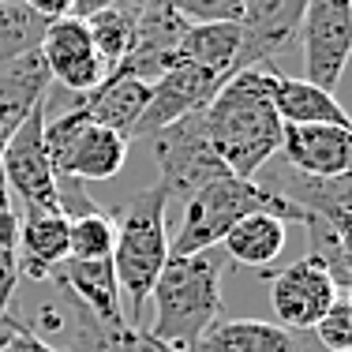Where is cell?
I'll list each match as a JSON object with an SVG mask.
<instances>
[{
    "mask_svg": "<svg viewBox=\"0 0 352 352\" xmlns=\"http://www.w3.org/2000/svg\"><path fill=\"white\" fill-rule=\"evenodd\" d=\"M274 64H255V68L236 72L221 90L206 102L203 135L221 157V165L240 180H251L266 162L278 157L281 128L278 109L270 94Z\"/></svg>",
    "mask_w": 352,
    "mask_h": 352,
    "instance_id": "6da1fadb",
    "label": "cell"
},
{
    "mask_svg": "<svg viewBox=\"0 0 352 352\" xmlns=\"http://www.w3.org/2000/svg\"><path fill=\"white\" fill-rule=\"evenodd\" d=\"M229 258L217 248L169 255L150 300H154V333L176 352H191L214 318H221V274Z\"/></svg>",
    "mask_w": 352,
    "mask_h": 352,
    "instance_id": "7a4b0ae2",
    "label": "cell"
},
{
    "mask_svg": "<svg viewBox=\"0 0 352 352\" xmlns=\"http://www.w3.org/2000/svg\"><path fill=\"white\" fill-rule=\"evenodd\" d=\"M116 240H113V274L120 285V296L128 300V322L139 326L142 304L150 300L162 266L169 263V199L162 184H150L139 195H131L113 214Z\"/></svg>",
    "mask_w": 352,
    "mask_h": 352,
    "instance_id": "3957f363",
    "label": "cell"
},
{
    "mask_svg": "<svg viewBox=\"0 0 352 352\" xmlns=\"http://www.w3.org/2000/svg\"><path fill=\"white\" fill-rule=\"evenodd\" d=\"M248 214H278L285 221H307V214H300L296 206H289L274 191H266L255 180H240V176H217V180L203 184L188 203L180 206V221L169 240V255H191V251L217 248L225 240V232L236 221H244Z\"/></svg>",
    "mask_w": 352,
    "mask_h": 352,
    "instance_id": "277c9868",
    "label": "cell"
},
{
    "mask_svg": "<svg viewBox=\"0 0 352 352\" xmlns=\"http://www.w3.org/2000/svg\"><path fill=\"white\" fill-rule=\"evenodd\" d=\"M45 154L60 180H113L128 162V139L68 109L56 120H45Z\"/></svg>",
    "mask_w": 352,
    "mask_h": 352,
    "instance_id": "5b68a950",
    "label": "cell"
},
{
    "mask_svg": "<svg viewBox=\"0 0 352 352\" xmlns=\"http://www.w3.org/2000/svg\"><path fill=\"white\" fill-rule=\"evenodd\" d=\"M199 113L180 116L157 135H150L154 139V157H157V184H162L165 199H169V214L180 210L203 184L217 180V176H229V169L221 165V157L214 154V146L203 135V116Z\"/></svg>",
    "mask_w": 352,
    "mask_h": 352,
    "instance_id": "8992f818",
    "label": "cell"
},
{
    "mask_svg": "<svg viewBox=\"0 0 352 352\" xmlns=\"http://www.w3.org/2000/svg\"><path fill=\"white\" fill-rule=\"evenodd\" d=\"M300 45H304V79L333 94L352 53V0H307Z\"/></svg>",
    "mask_w": 352,
    "mask_h": 352,
    "instance_id": "52a82bcc",
    "label": "cell"
},
{
    "mask_svg": "<svg viewBox=\"0 0 352 352\" xmlns=\"http://www.w3.org/2000/svg\"><path fill=\"white\" fill-rule=\"evenodd\" d=\"M0 173L8 188L23 195V206H41V210H60V191H56V173L45 154V105H38L27 120L19 124L0 154Z\"/></svg>",
    "mask_w": 352,
    "mask_h": 352,
    "instance_id": "ba28073f",
    "label": "cell"
},
{
    "mask_svg": "<svg viewBox=\"0 0 352 352\" xmlns=\"http://www.w3.org/2000/svg\"><path fill=\"white\" fill-rule=\"evenodd\" d=\"M270 285V307L278 315L281 330H311L318 318L326 315V307L341 296V289L333 285V278L315 263L311 255L289 263L278 274H266Z\"/></svg>",
    "mask_w": 352,
    "mask_h": 352,
    "instance_id": "9c48e42d",
    "label": "cell"
},
{
    "mask_svg": "<svg viewBox=\"0 0 352 352\" xmlns=\"http://www.w3.org/2000/svg\"><path fill=\"white\" fill-rule=\"evenodd\" d=\"M307 0H248L240 12V53L236 72L270 64L281 53H289L300 41V23H304Z\"/></svg>",
    "mask_w": 352,
    "mask_h": 352,
    "instance_id": "30bf717a",
    "label": "cell"
},
{
    "mask_svg": "<svg viewBox=\"0 0 352 352\" xmlns=\"http://www.w3.org/2000/svg\"><path fill=\"white\" fill-rule=\"evenodd\" d=\"M281 162L289 169L333 180L352 173V128L341 124H285L281 128Z\"/></svg>",
    "mask_w": 352,
    "mask_h": 352,
    "instance_id": "8fae6325",
    "label": "cell"
},
{
    "mask_svg": "<svg viewBox=\"0 0 352 352\" xmlns=\"http://www.w3.org/2000/svg\"><path fill=\"white\" fill-rule=\"evenodd\" d=\"M221 87H225V79H217V75L195 68V64H173V68L165 72L154 87H150L146 113L139 116V124H135L131 135H139V139L142 135H157V131L169 128L173 120L206 109V102H210Z\"/></svg>",
    "mask_w": 352,
    "mask_h": 352,
    "instance_id": "7c38bea8",
    "label": "cell"
},
{
    "mask_svg": "<svg viewBox=\"0 0 352 352\" xmlns=\"http://www.w3.org/2000/svg\"><path fill=\"white\" fill-rule=\"evenodd\" d=\"M41 60H45V72L49 79L64 82L75 94H87L94 90L98 82L105 79V64L98 56L94 41L87 34V23L82 19H56L45 27L41 34V45H38Z\"/></svg>",
    "mask_w": 352,
    "mask_h": 352,
    "instance_id": "4fadbf2b",
    "label": "cell"
},
{
    "mask_svg": "<svg viewBox=\"0 0 352 352\" xmlns=\"http://www.w3.org/2000/svg\"><path fill=\"white\" fill-rule=\"evenodd\" d=\"M49 281L60 285L72 296L75 311H82L87 318H94L102 326L124 322L120 285H116V274H113L109 258H64Z\"/></svg>",
    "mask_w": 352,
    "mask_h": 352,
    "instance_id": "5bb4252c",
    "label": "cell"
},
{
    "mask_svg": "<svg viewBox=\"0 0 352 352\" xmlns=\"http://www.w3.org/2000/svg\"><path fill=\"white\" fill-rule=\"evenodd\" d=\"M15 258H19V278L49 281L56 266L68 258V217L60 210L23 206Z\"/></svg>",
    "mask_w": 352,
    "mask_h": 352,
    "instance_id": "9a60e30c",
    "label": "cell"
},
{
    "mask_svg": "<svg viewBox=\"0 0 352 352\" xmlns=\"http://www.w3.org/2000/svg\"><path fill=\"white\" fill-rule=\"evenodd\" d=\"M146 102H150V82L135 79V75H120V72H109L94 90L79 98V113L87 120H94L98 128H109L116 135L131 139L139 116L146 113Z\"/></svg>",
    "mask_w": 352,
    "mask_h": 352,
    "instance_id": "2e32d148",
    "label": "cell"
},
{
    "mask_svg": "<svg viewBox=\"0 0 352 352\" xmlns=\"http://www.w3.org/2000/svg\"><path fill=\"white\" fill-rule=\"evenodd\" d=\"M270 94L281 124H341V128H349L345 105L307 79H292V75H281L274 68Z\"/></svg>",
    "mask_w": 352,
    "mask_h": 352,
    "instance_id": "e0dca14e",
    "label": "cell"
},
{
    "mask_svg": "<svg viewBox=\"0 0 352 352\" xmlns=\"http://www.w3.org/2000/svg\"><path fill=\"white\" fill-rule=\"evenodd\" d=\"M236 53H240L236 23H188L180 49H176V64H195V68L229 82L236 75Z\"/></svg>",
    "mask_w": 352,
    "mask_h": 352,
    "instance_id": "ac0fdd59",
    "label": "cell"
},
{
    "mask_svg": "<svg viewBox=\"0 0 352 352\" xmlns=\"http://www.w3.org/2000/svg\"><path fill=\"white\" fill-rule=\"evenodd\" d=\"M285 236H289V221L285 217L248 214L244 221H236L225 232V240L217 248H221V255L232 266H255V270H263V266H270L285 251Z\"/></svg>",
    "mask_w": 352,
    "mask_h": 352,
    "instance_id": "d6986e66",
    "label": "cell"
},
{
    "mask_svg": "<svg viewBox=\"0 0 352 352\" xmlns=\"http://www.w3.org/2000/svg\"><path fill=\"white\" fill-rule=\"evenodd\" d=\"M191 352H296L289 330L263 318H214Z\"/></svg>",
    "mask_w": 352,
    "mask_h": 352,
    "instance_id": "ffe728a7",
    "label": "cell"
},
{
    "mask_svg": "<svg viewBox=\"0 0 352 352\" xmlns=\"http://www.w3.org/2000/svg\"><path fill=\"white\" fill-rule=\"evenodd\" d=\"M82 23H87V34L105 64V75L113 68H120V60L131 53V41H135V8L128 0H116V4L94 12Z\"/></svg>",
    "mask_w": 352,
    "mask_h": 352,
    "instance_id": "44dd1931",
    "label": "cell"
},
{
    "mask_svg": "<svg viewBox=\"0 0 352 352\" xmlns=\"http://www.w3.org/2000/svg\"><path fill=\"white\" fill-rule=\"evenodd\" d=\"M307 255L322 266L333 278L338 289H349L352 285V255H349V229L333 221H322V217H307Z\"/></svg>",
    "mask_w": 352,
    "mask_h": 352,
    "instance_id": "7402d4cb",
    "label": "cell"
},
{
    "mask_svg": "<svg viewBox=\"0 0 352 352\" xmlns=\"http://www.w3.org/2000/svg\"><path fill=\"white\" fill-rule=\"evenodd\" d=\"M79 330H82V345L90 352H176L169 349L165 341H157L150 330H142L135 322H113V326H102L94 318H87L79 311Z\"/></svg>",
    "mask_w": 352,
    "mask_h": 352,
    "instance_id": "603a6c76",
    "label": "cell"
},
{
    "mask_svg": "<svg viewBox=\"0 0 352 352\" xmlns=\"http://www.w3.org/2000/svg\"><path fill=\"white\" fill-rule=\"evenodd\" d=\"M113 240H116L113 214H105L102 206L68 217V258H109Z\"/></svg>",
    "mask_w": 352,
    "mask_h": 352,
    "instance_id": "cb8c5ba5",
    "label": "cell"
},
{
    "mask_svg": "<svg viewBox=\"0 0 352 352\" xmlns=\"http://www.w3.org/2000/svg\"><path fill=\"white\" fill-rule=\"evenodd\" d=\"M45 27L49 23L30 12L27 4H0V64L34 53Z\"/></svg>",
    "mask_w": 352,
    "mask_h": 352,
    "instance_id": "d4e9b609",
    "label": "cell"
},
{
    "mask_svg": "<svg viewBox=\"0 0 352 352\" xmlns=\"http://www.w3.org/2000/svg\"><path fill=\"white\" fill-rule=\"evenodd\" d=\"M311 330H315V341L326 352H352V300L345 292L326 307V315L318 318Z\"/></svg>",
    "mask_w": 352,
    "mask_h": 352,
    "instance_id": "484cf974",
    "label": "cell"
},
{
    "mask_svg": "<svg viewBox=\"0 0 352 352\" xmlns=\"http://www.w3.org/2000/svg\"><path fill=\"white\" fill-rule=\"evenodd\" d=\"M184 23H236L248 0H165Z\"/></svg>",
    "mask_w": 352,
    "mask_h": 352,
    "instance_id": "4316f807",
    "label": "cell"
},
{
    "mask_svg": "<svg viewBox=\"0 0 352 352\" xmlns=\"http://www.w3.org/2000/svg\"><path fill=\"white\" fill-rule=\"evenodd\" d=\"M19 285H23V278H19L15 248H0V304H4V311H8V304H12V296H15Z\"/></svg>",
    "mask_w": 352,
    "mask_h": 352,
    "instance_id": "83f0119b",
    "label": "cell"
},
{
    "mask_svg": "<svg viewBox=\"0 0 352 352\" xmlns=\"http://www.w3.org/2000/svg\"><path fill=\"white\" fill-rule=\"evenodd\" d=\"M0 352H60V349H53L49 341H41L34 330H30L27 322H15L12 326V333H8V341H4V349Z\"/></svg>",
    "mask_w": 352,
    "mask_h": 352,
    "instance_id": "f1b7e54d",
    "label": "cell"
},
{
    "mask_svg": "<svg viewBox=\"0 0 352 352\" xmlns=\"http://www.w3.org/2000/svg\"><path fill=\"white\" fill-rule=\"evenodd\" d=\"M34 15H41L45 23H56V19H68L72 15V4L75 0H23Z\"/></svg>",
    "mask_w": 352,
    "mask_h": 352,
    "instance_id": "f546056e",
    "label": "cell"
},
{
    "mask_svg": "<svg viewBox=\"0 0 352 352\" xmlns=\"http://www.w3.org/2000/svg\"><path fill=\"white\" fill-rule=\"evenodd\" d=\"M15 240H19V214L8 210L0 214V248H15Z\"/></svg>",
    "mask_w": 352,
    "mask_h": 352,
    "instance_id": "4dcf8cb0",
    "label": "cell"
},
{
    "mask_svg": "<svg viewBox=\"0 0 352 352\" xmlns=\"http://www.w3.org/2000/svg\"><path fill=\"white\" fill-rule=\"evenodd\" d=\"M116 4V0H75L72 4V19H90L94 12H102V8Z\"/></svg>",
    "mask_w": 352,
    "mask_h": 352,
    "instance_id": "1f68e13d",
    "label": "cell"
},
{
    "mask_svg": "<svg viewBox=\"0 0 352 352\" xmlns=\"http://www.w3.org/2000/svg\"><path fill=\"white\" fill-rule=\"evenodd\" d=\"M8 210H12V188H8L4 173H0V214H8Z\"/></svg>",
    "mask_w": 352,
    "mask_h": 352,
    "instance_id": "d6a6232c",
    "label": "cell"
},
{
    "mask_svg": "<svg viewBox=\"0 0 352 352\" xmlns=\"http://www.w3.org/2000/svg\"><path fill=\"white\" fill-rule=\"evenodd\" d=\"M15 322H19V318H12V315H8L4 322H0V349H4V341H8V333H12V326H15Z\"/></svg>",
    "mask_w": 352,
    "mask_h": 352,
    "instance_id": "836d02e7",
    "label": "cell"
},
{
    "mask_svg": "<svg viewBox=\"0 0 352 352\" xmlns=\"http://www.w3.org/2000/svg\"><path fill=\"white\" fill-rule=\"evenodd\" d=\"M4 318H8V311H4V304H0V322H4Z\"/></svg>",
    "mask_w": 352,
    "mask_h": 352,
    "instance_id": "e575fe53",
    "label": "cell"
},
{
    "mask_svg": "<svg viewBox=\"0 0 352 352\" xmlns=\"http://www.w3.org/2000/svg\"><path fill=\"white\" fill-rule=\"evenodd\" d=\"M0 4H23V0H0Z\"/></svg>",
    "mask_w": 352,
    "mask_h": 352,
    "instance_id": "d590c367",
    "label": "cell"
}]
</instances>
